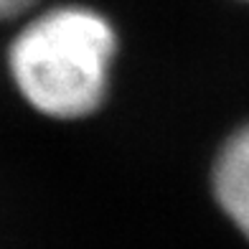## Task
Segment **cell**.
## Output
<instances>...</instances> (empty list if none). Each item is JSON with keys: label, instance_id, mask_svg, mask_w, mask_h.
I'll return each mask as SVG.
<instances>
[{"label": "cell", "instance_id": "3", "mask_svg": "<svg viewBox=\"0 0 249 249\" xmlns=\"http://www.w3.org/2000/svg\"><path fill=\"white\" fill-rule=\"evenodd\" d=\"M38 0H0V20H18L33 13Z\"/></svg>", "mask_w": 249, "mask_h": 249}, {"label": "cell", "instance_id": "2", "mask_svg": "<svg viewBox=\"0 0 249 249\" xmlns=\"http://www.w3.org/2000/svg\"><path fill=\"white\" fill-rule=\"evenodd\" d=\"M209 188L221 216L249 244V120L219 142L209 171Z\"/></svg>", "mask_w": 249, "mask_h": 249}, {"label": "cell", "instance_id": "4", "mask_svg": "<svg viewBox=\"0 0 249 249\" xmlns=\"http://www.w3.org/2000/svg\"><path fill=\"white\" fill-rule=\"evenodd\" d=\"M239 3H249V0H239Z\"/></svg>", "mask_w": 249, "mask_h": 249}, {"label": "cell", "instance_id": "1", "mask_svg": "<svg viewBox=\"0 0 249 249\" xmlns=\"http://www.w3.org/2000/svg\"><path fill=\"white\" fill-rule=\"evenodd\" d=\"M120 33L112 18L84 3L33 10L8 43L16 92L41 117L82 122L105 109L115 84Z\"/></svg>", "mask_w": 249, "mask_h": 249}]
</instances>
